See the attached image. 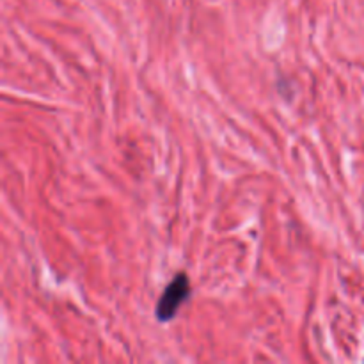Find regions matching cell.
I'll list each match as a JSON object with an SVG mask.
<instances>
[{
    "label": "cell",
    "mask_w": 364,
    "mask_h": 364,
    "mask_svg": "<svg viewBox=\"0 0 364 364\" xmlns=\"http://www.w3.org/2000/svg\"><path fill=\"white\" fill-rule=\"evenodd\" d=\"M188 297H191V279H188V276L185 272L176 274L174 279L166 287L164 294L160 295L159 302H156V320L162 323L173 320L174 316H176L180 306L183 304Z\"/></svg>",
    "instance_id": "cell-1"
}]
</instances>
